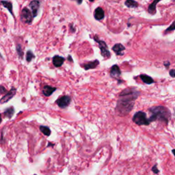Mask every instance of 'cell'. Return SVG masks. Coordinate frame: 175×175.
Masks as SVG:
<instances>
[{
	"instance_id": "cell-7",
	"label": "cell",
	"mask_w": 175,
	"mask_h": 175,
	"mask_svg": "<svg viewBox=\"0 0 175 175\" xmlns=\"http://www.w3.org/2000/svg\"><path fill=\"white\" fill-rule=\"evenodd\" d=\"M16 92H17L16 88H12V89H11L9 92L6 93V94L1 99V101H1V103L3 104L9 101L10 99L15 96V94H16Z\"/></svg>"
},
{
	"instance_id": "cell-20",
	"label": "cell",
	"mask_w": 175,
	"mask_h": 175,
	"mask_svg": "<svg viewBox=\"0 0 175 175\" xmlns=\"http://www.w3.org/2000/svg\"><path fill=\"white\" fill-rule=\"evenodd\" d=\"M40 130L43 134L46 136H49L51 135V130L48 127L46 126H41L40 127Z\"/></svg>"
},
{
	"instance_id": "cell-28",
	"label": "cell",
	"mask_w": 175,
	"mask_h": 175,
	"mask_svg": "<svg viewBox=\"0 0 175 175\" xmlns=\"http://www.w3.org/2000/svg\"><path fill=\"white\" fill-rule=\"evenodd\" d=\"M75 1H77V4H79V5H80V4L82 3V1H83V0H75Z\"/></svg>"
},
{
	"instance_id": "cell-10",
	"label": "cell",
	"mask_w": 175,
	"mask_h": 175,
	"mask_svg": "<svg viewBox=\"0 0 175 175\" xmlns=\"http://www.w3.org/2000/svg\"><path fill=\"white\" fill-rule=\"evenodd\" d=\"M125 47L121 43H117L113 46L112 50L113 52L116 53L117 55H123V52L125 51Z\"/></svg>"
},
{
	"instance_id": "cell-1",
	"label": "cell",
	"mask_w": 175,
	"mask_h": 175,
	"mask_svg": "<svg viewBox=\"0 0 175 175\" xmlns=\"http://www.w3.org/2000/svg\"><path fill=\"white\" fill-rule=\"evenodd\" d=\"M140 94L136 88H127L122 91L117 101L116 111L121 116H125L134 108L135 101Z\"/></svg>"
},
{
	"instance_id": "cell-22",
	"label": "cell",
	"mask_w": 175,
	"mask_h": 175,
	"mask_svg": "<svg viewBox=\"0 0 175 175\" xmlns=\"http://www.w3.org/2000/svg\"><path fill=\"white\" fill-rule=\"evenodd\" d=\"M174 30H175V20L173 22H172V23L171 24V25H170L169 27L166 29L164 33L165 34H167V33L172 32V31H174Z\"/></svg>"
},
{
	"instance_id": "cell-14",
	"label": "cell",
	"mask_w": 175,
	"mask_h": 175,
	"mask_svg": "<svg viewBox=\"0 0 175 175\" xmlns=\"http://www.w3.org/2000/svg\"><path fill=\"white\" fill-rule=\"evenodd\" d=\"M55 90H56V88L46 85V86H44L43 92L45 96L49 97L55 91Z\"/></svg>"
},
{
	"instance_id": "cell-19",
	"label": "cell",
	"mask_w": 175,
	"mask_h": 175,
	"mask_svg": "<svg viewBox=\"0 0 175 175\" xmlns=\"http://www.w3.org/2000/svg\"><path fill=\"white\" fill-rule=\"evenodd\" d=\"M125 4L128 8H137L138 6V3L135 0H127Z\"/></svg>"
},
{
	"instance_id": "cell-6",
	"label": "cell",
	"mask_w": 175,
	"mask_h": 175,
	"mask_svg": "<svg viewBox=\"0 0 175 175\" xmlns=\"http://www.w3.org/2000/svg\"><path fill=\"white\" fill-rule=\"evenodd\" d=\"M70 101H71V98H70L69 96L65 95V96L60 97V98L56 101V103L60 107L64 109V108H66L69 105Z\"/></svg>"
},
{
	"instance_id": "cell-24",
	"label": "cell",
	"mask_w": 175,
	"mask_h": 175,
	"mask_svg": "<svg viewBox=\"0 0 175 175\" xmlns=\"http://www.w3.org/2000/svg\"><path fill=\"white\" fill-rule=\"evenodd\" d=\"M152 171L154 172L155 174H158L159 172V170H158V168L157 167V165H155L152 168Z\"/></svg>"
},
{
	"instance_id": "cell-31",
	"label": "cell",
	"mask_w": 175,
	"mask_h": 175,
	"mask_svg": "<svg viewBox=\"0 0 175 175\" xmlns=\"http://www.w3.org/2000/svg\"><path fill=\"white\" fill-rule=\"evenodd\" d=\"M89 1H91V2H92V1H94V0H89Z\"/></svg>"
},
{
	"instance_id": "cell-5",
	"label": "cell",
	"mask_w": 175,
	"mask_h": 175,
	"mask_svg": "<svg viewBox=\"0 0 175 175\" xmlns=\"http://www.w3.org/2000/svg\"><path fill=\"white\" fill-rule=\"evenodd\" d=\"M32 13V12H31L28 8H24L21 11V21L24 22V23H28V24L32 23L33 17H34Z\"/></svg>"
},
{
	"instance_id": "cell-32",
	"label": "cell",
	"mask_w": 175,
	"mask_h": 175,
	"mask_svg": "<svg viewBox=\"0 0 175 175\" xmlns=\"http://www.w3.org/2000/svg\"><path fill=\"white\" fill-rule=\"evenodd\" d=\"M34 175H36V174H34Z\"/></svg>"
},
{
	"instance_id": "cell-18",
	"label": "cell",
	"mask_w": 175,
	"mask_h": 175,
	"mask_svg": "<svg viewBox=\"0 0 175 175\" xmlns=\"http://www.w3.org/2000/svg\"><path fill=\"white\" fill-rule=\"evenodd\" d=\"M15 113V109L13 107H10L8 109H6L5 111H4V114L5 115L6 117H7L8 118H11L13 116Z\"/></svg>"
},
{
	"instance_id": "cell-9",
	"label": "cell",
	"mask_w": 175,
	"mask_h": 175,
	"mask_svg": "<svg viewBox=\"0 0 175 175\" xmlns=\"http://www.w3.org/2000/svg\"><path fill=\"white\" fill-rule=\"evenodd\" d=\"M121 75V71L118 65H115L112 66L110 70V76L114 79H118Z\"/></svg>"
},
{
	"instance_id": "cell-21",
	"label": "cell",
	"mask_w": 175,
	"mask_h": 175,
	"mask_svg": "<svg viewBox=\"0 0 175 175\" xmlns=\"http://www.w3.org/2000/svg\"><path fill=\"white\" fill-rule=\"evenodd\" d=\"M34 57L35 55L32 52V51H28L27 52V54H26V60H27L28 62H30L32 61V60L34 58Z\"/></svg>"
},
{
	"instance_id": "cell-3",
	"label": "cell",
	"mask_w": 175,
	"mask_h": 175,
	"mask_svg": "<svg viewBox=\"0 0 175 175\" xmlns=\"http://www.w3.org/2000/svg\"><path fill=\"white\" fill-rule=\"evenodd\" d=\"M133 121L138 125H148L150 123L149 118H147V114L142 111H139L134 114Z\"/></svg>"
},
{
	"instance_id": "cell-15",
	"label": "cell",
	"mask_w": 175,
	"mask_h": 175,
	"mask_svg": "<svg viewBox=\"0 0 175 175\" xmlns=\"http://www.w3.org/2000/svg\"><path fill=\"white\" fill-rule=\"evenodd\" d=\"M161 0H153V1L150 4L148 8V12L150 15H155L156 13L157 4L161 1Z\"/></svg>"
},
{
	"instance_id": "cell-17",
	"label": "cell",
	"mask_w": 175,
	"mask_h": 175,
	"mask_svg": "<svg viewBox=\"0 0 175 175\" xmlns=\"http://www.w3.org/2000/svg\"><path fill=\"white\" fill-rule=\"evenodd\" d=\"M2 5H3L4 7L7 8L8 11L13 15V10H12V2L6 1V0H3V1H1Z\"/></svg>"
},
{
	"instance_id": "cell-26",
	"label": "cell",
	"mask_w": 175,
	"mask_h": 175,
	"mask_svg": "<svg viewBox=\"0 0 175 175\" xmlns=\"http://www.w3.org/2000/svg\"><path fill=\"white\" fill-rule=\"evenodd\" d=\"M163 65H164L165 67H166V68H169L170 65V62L167 61V62H165L163 63Z\"/></svg>"
},
{
	"instance_id": "cell-16",
	"label": "cell",
	"mask_w": 175,
	"mask_h": 175,
	"mask_svg": "<svg viewBox=\"0 0 175 175\" xmlns=\"http://www.w3.org/2000/svg\"><path fill=\"white\" fill-rule=\"evenodd\" d=\"M139 77H140L142 81L144 83L147 84H152L155 82L153 79H152L151 77L148 76L147 75H145V74L140 75H139Z\"/></svg>"
},
{
	"instance_id": "cell-8",
	"label": "cell",
	"mask_w": 175,
	"mask_h": 175,
	"mask_svg": "<svg viewBox=\"0 0 175 175\" xmlns=\"http://www.w3.org/2000/svg\"><path fill=\"white\" fill-rule=\"evenodd\" d=\"M30 7L32 10L33 17H36L38 15L40 8V1L38 0H33L30 3Z\"/></svg>"
},
{
	"instance_id": "cell-12",
	"label": "cell",
	"mask_w": 175,
	"mask_h": 175,
	"mask_svg": "<svg viewBox=\"0 0 175 175\" xmlns=\"http://www.w3.org/2000/svg\"><path fill=\"white\" fill-rule=\"evenodd\" d=\"M65 60V59L63 57L60 56V55H55L53 57V64L55 67H60L63 65Z\"/></svg>"
},
{
	"instance_id": "cell-23",
	"label": "cell",
	"mask_w": 175,
	"mask_h": 175,
	"mask_svg": "<svg viewBox=\"0 0 175 175\" xmlns=\"http://www.w3.org/2000/svg\"><path fill=\"white\" fill-rule=\"evenodd\" d=\"M17 54H18L19 56L20 57H23V51H22L21 46L20 45H18L17 46Z\"/></svg>"
},
{
	"instance_id": "cell-13",
	"label": "cell",
	"mask_w": 175,
	"mask_h": 175,
	"mask_svg": "<svg viewBox=\"0 0 175 175\" xmlns=\"http://www.w3.org/2000/svg\"><path fill=\"white\" fill-rule=\"evenodd\" d=\"M99 65V62L97 60H95L94 61L89 62L86 63L83 65V67L85 70H90V69H93V68H95L97 66Z\"/></svg>"
},
{
	"instance_id": "cell-29",
	"label": "cell",
	"mask_w": 175,
	"mask_h": 175,
	"mask_svg": "<svg viewBox=\"0 0 175 175\" xmlns=\"http://www.w3.org/2000/svg\"><path fill=\"white\" fill-rule=\"evenodd\" d=\"M68 60H69V61H71V62H73V60H72V57H70V55H68Z\"/></svg>"
},
{
	"instance_id": "cell-30",
	"label": "cell",
	"mask_w": 175,
	"mask_h": 175,
	"mask_svg": "<svg viewBox=\"0 0 175 175\" xmlns=\"http://www.w3.org/2000/svg\"><path fill=\"white\" fill-rule=\"evenodd\" d=\"M172 152L174 154V155L175 156V149H172Z\"/></svg>"
},
{
	"instance_id": "cell-27",
	"label": "cell",
	"mask_w": 175,
	"mask_h": 175,
	"mask_svg": "<svg viewBox=\"0 0 175 175\" xmlns=\"http://www.w3.org/2000/svg\"><path fill=\"white\" fill-rule=\"evenodd\" d=\"M1 94H3V93H4V92H6V88H4L3 86H1Z\"/></svg>"
},
{
	"instance_id": "cell-25",
	"label": "cell",
	"mask_w": 175,
	"mask_h": 175,
	"mask_svg": "<svg viewBox=\"0 0 175 175\" xmlns=\"http://www.w3.org/2000/svg\"><path fill=\"white\" fill-rule=\"evenodd\" d=\"M170 76L172 77H175V69H171L169 71Z\"/></svg>"
},
{
	"instance_id": "cell-2",
	"label": "cell",
	"mask_w": 175,
	"mask_h": 175,
	"mask_svg": "<svg viewBox=\"0 0 175 175\" xmlns=\"http://www.w3.org/2000/svg\"><path fill=\"white\" fill-rule=\"evenodd\" d=\"M150 116L149 120L151 122L159 121L165 124L168 123L171 116L170 111L164 106H155L149 109Z\"/></svg>"
},
{
	"instance_id": "cell-4",
	"label": "cell",
	"mask_w": 175,
	"mask_h": 175,
	"mask_svg": "<svg viewBox=\"0 0 175 175\" xmlns=\"http://www.w3.org/2000/svg\"><path fill=\"white\" fill-rule=\"evenodd\" d=\"M94 40L98 43L99 48L101 49V54L104 58H109L111 55L110 52L107 49V45L105 41H101L97 36L94 37Z\"/></svg>"
},
{
	"instance_id": "cell-11",
	"label": "cell",
	"mask_w": 175,
	"mask_h": 175,
	"mask_svg": "<svg viewBox=\"0 0 175 175\" xmlns=\"http://www.w3.org/2000/svg\"><path fill=\"white\" fill-rule=\"evenodd\" d=\"M94 19L96 20L101 21V20L103 19L104 18V17H105V12H104V10L102 9L101 7L97 8L94 10Z\"/></svg>"
}]
</instances>
